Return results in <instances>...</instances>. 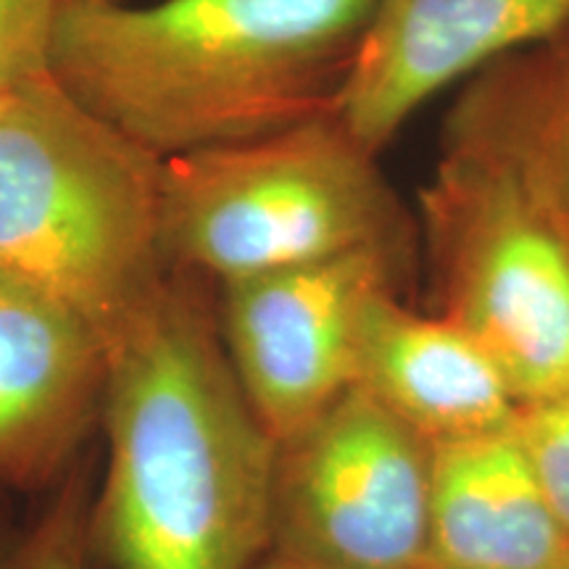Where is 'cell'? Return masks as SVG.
I'll return each mask as SVG.
<instances>
[{
    "mask_svg": "<svg viewBox=\"0 0 569 569\" xmlns=\"http://www.w3.org/2000/svg\"><path fill=\"white\" fill-rule=\"evenodd\" d=\"M98 427L92 557L111 569H253L267 557L274 438L227 359L211 280L169 272L106 343Z\"/></svg>",
    "mask_w": 569,
    "mask_h": 569,
    "instance_id": "cell-1",
    "label": "cell"
},
{
    "mask_svg": "<svg viewBox=\"0 0 569 569\" xmlns=\"http://www.w3.org/2000/svg\"><path fill=\"white\" fill-rule=\"evenodd\" d=\"M372 0H63L48 74L161 159L336 111Z\"/></svg>",
    "mask_w": 569,
    "mask_h": 569,
    "instance_id": "cell-2",
    "label": "cell"
},
{
    "mask_svg": "<svg viewBox=\"0 0 569 569\" xmlns=\"http://www.w3.org/2000/svg\"><path fill=\"white\" fill-rule=\"evenodd\" d=\"M163 159L51 74L0 96V269L106 343L153 301Z\"/></svg>",
    "mask_w": 569,
    "mask_h": 569,
    "instance_id": "cell-3",
    "label": "cell"
},
{
    "mask_svg": "<svg viewBox=\"0 0 569 569\" xmlns=\"http://www.w3.org/2000/svg\"><path fill=\"white\" fill-rule=\"evenodd\" d=\"M161 246L213 284L359 251L419 259L415 206L336 111L163 159Z\"/></svg>",
    "mask_w": 569,
    "mask_h": 569,
    "instance_id": "cell-4",
    "label": "cell"
},
{
    "mask_svg": "<svg viewBox=\"0 0 569 569\" xmlns=\"http://www.w3.org/2000/svg\"><path fill=\"white\" fill-rule=\"evenodd\" d=\"M425 309L486 351L519 403L569 388V251L496 169L438 153L415 201Z\"/></svg>",
    "mask_w": 569,
    "mask_h": 569,
    "instance_id": "cell-5",
    "label": "cell"
},
{
    "mask_svg": "<svg viewBox=\"0 0 569 569\" xmlns=\"http://www.w3.org/2000/svg\"><path fill=\"white\" fill-rule=\"evenodd\" d=\"M430 496V440L353 386L274 440L267 553L306 569H427Z\"/></svg>",
    "mask_w": 569,
    "mask_h": 569,
    "instance_id": "cell-6",
    "label": "cell"
},
{
    "mask_svg": "<svg viewBox=\"0 0 569 569\" xmlns=\"http://www.w3.org/2000/svg\"><path fill=\"white\" fill-rule=\"evenodd\" d=\"M417 256L359 251L217 284L232 372L269 436L280 440L356 386V348L369 301L415 293Z\"/></svg>",
    "mask_w": 569,
    "mask_h": 569,
    "instance_id": "cell-7",
    "label": "cell"
},
{
    "mask_svg": "<svg viewBox=\"0 0 569 569\" xmlns=\"http://www.w3.org/2000/svg\"><path fill=\"white\" fill-rule=\"evenodd\" d=\"M567 19L569 0H372L336 113L382 156L432 98Z\"/></svg>",
    "mask_w": 569,
    "mask_h": 569,
    "instance_id": "cell-8",
    "label": "cell"
},
{
    "mask_svg": "<svg viewBox=\"0 0 569 569\" xmlns=\"http://www.w3.org/2000/svg\"><path fill=\"white\" fill-rule=\"evenodd\" d=\"M103 340L0 269V486H59L101 422Z\"/></svg>",
    "mask_w": 569,
    "mask_h": 569,
    "instance_id": "cell-9",
    "label": "cell"
},
{
    "mask_svg": "<svg viewBox=\"0 0 569 569\" xmlns=\"http://www.w3.org/2000/svg\"><path fill=\"white\" fill-rule=\"evenodd\" d=\"M440 153L501 172L569 251V19L459 84Z\"/></svg>",
    "mask_w": 569,
    "mask_h": 569,
    "instance_id": "cell-10",
    "label": "cell"
},
{
    "mask_svg": "<svg viewBox=\"0 0 569 569\" xmlns=\"http://www.w3.org/2000/svg\"><path fill=\"white\" fill-rule=\"evenodd\" d=\"M356 386L432 446L507 430L519 398L496 361L467 332L382 290L369 301L356 348Z\"/></svg>",
    "mask_w": 569,
    "mask_h": 569,
    "instance_id": "cell-11",
    "label": "cell"
},
{
    "mask_svg": "<svg viewBox=\"0 0 569 569\" xmlns=\"http://www.w3.org/2000/svg\"><path fill=\"white\" fill-rule=\"evenodd\" d=\"M432 569H569V530L515 425L432 446Z\"/></svg>",
    "mask_w": 569,
    "mask_h": 569,
    "instance_id": "cell-12",
    "label": "cell"
},
{
    "mask_svg": "<svg viewBox=\"0 0 569 569\" xmlns=\"http://www.w3.org/2000/svg\"><path fill=\"white\" fill-rule=\"evenodd\" d=\"M90 503V469L80 459L40 517L0 553V569H92Z\"/></svg>",
    "mask_w": 569,
    "mask_h": 569,
    "instance_id": "cell-13",
    "label": "cell"
},
{
    "mask_svg": "<svg viewBox=\"0 0 569 569\" xmlns=\"http://www.w3.org/2000/svg\"><path fill=\"white\" fill-rule=\"evenodd\" d=\"M63 0H0V96L48 74Z\"/></svg>",
    "mask_w": 569,
    "mask_h": 569,
    "instance_id": "cell-14",
    "label": "cell"
},
{
    "mask_svg": "<svg viewBox=\"0 0 569 569\" xmlns=\"http://www.w3.org/2000/svg\"><path fill=\"white\" fill-rule=\"evenodd\" d=\"M515 432L569 530V388L522 403Z\"/></svg>",
    "mask_w": 569,
    "mask_h": 569,
    "instance_id": "cell-15",
    "label": "cell"
},
{
    "mask_svg": "<svg viewBox=\"0 0 569 569\" xmlns=\"http://www.w3.org/2000/svg\"><path fill=\"white\" fill-rule=\"evenodd\" d=\"M253 569H306V567H298V565H293V561L277 559V557H272V553H267V557L261 559Z\"/></svg>",
    "mask_w": 569,
    "mask_h": 569,
    "instance_id": "cell-16",
    "label": "cell"
},
{
    "mask_svg": "<svg viewBox=\"0 0 569 569\" xmlns=\"http://www.w3.org/2000/svg\"><path fill=\"white\" fill-rule=\"evenodd\" d=\"M427 569H432V567H427Z\"/></svg>",
    "mask_w": 569,
    "mask_h": 569,
    "instance_id": "cell-17",
    "label": "cell"
}]
</instances>
